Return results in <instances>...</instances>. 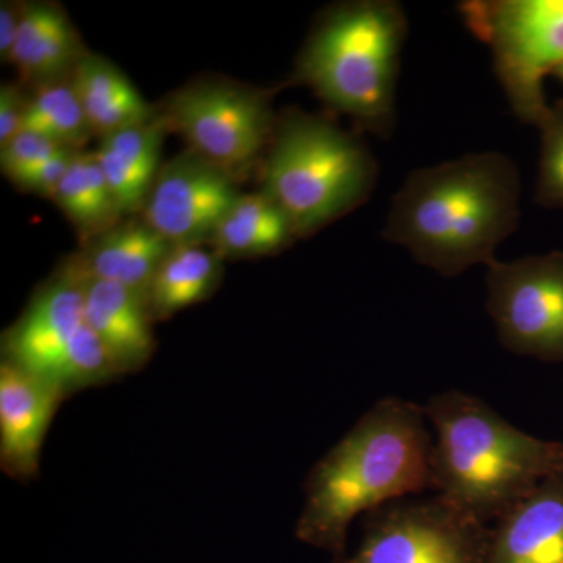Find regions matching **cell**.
Listing matches in <instances>:
<instances>
[{
  "label": "cell",
  "mask_w": 563,
  "mask_h": 563,
  "mask_svg": "<svg viewBox=\"0 0 563 563\" xmlns=\"http://www.w3.org/2000/svg\"><path fill=\"white\" fill-rule=\"evenodd\" d=\"M520 218L518 166L501 152H477L410 173L393 196L383 236L426 268L457 277L498 261Z\"/></svg>",
  "instance_id": "1"
},
{
  "label": "cell",
  "mask_w": 563,
  "mask_h": 563,
  "mask_svg": "<svg viewBox=\"0 0 563 563\" xmlns=\"http://www.w3.org/2000/svg\"><path fill=\"white\" fill-rule=\"evenodd\" d=\"M429 426L422 406L398 396L369 407L307 476L296 539L342 558L355 518L431 490Z\"/></svg>",
  "instance_id": "2"
},
{
  "label": "cell",
  "mask_w": 563,
  "mask_h": 563,
  "mask_svg": "<svg viewBox=\"0 0 563 563\" xmlns=\"http://www.w3.org/2000/svg\"><path fill=\"white\" fill-rule=\"evenodd\" d=\"M433 429L431 490L485 526L563 473V443L515 428L492 406L461 390L426 401Z\"/></svg>",
  "instance_id": "3"
},
{
  "label": "cell",
  "mask_w": 563,
  "mask_h": 563,
  "mask_svg": "<svg viewBox=\"0 0 563 563\" xmlns=\"http://www.w3.org/2000/svg\"><path fill=\"white\" fill-rule=\"evenodd\" d=\"M407 32L406 13L395 0L333 7L310 33L295 80L365 131L387 140L395 131L396 87Z\"/></svg>",
  "instance_id": "4"
},
{
  "label": "cell",
  "mask_w": 563,
  "mask_h": 563,
  "mask_svg": "<svg viewBox=\"0 0 563 563\" xmlns=\"http://www.w3.org/2000/svg\"><path fill=\"white\" fill-rule=\"evenodd\" d=\"M377 166L358 136L313 114L291 111L274 128L263 192L307 236L368 201Z\"/></svg>",
  "instance_id": "5"
},
{
  "label": "cell",
  "mask_w": 563,
  "mask_h": 563,
  "mask_svg": "<svg viewBox=\"0 0 563 563\" xmlns=\"http://www.w3.org/2000/svg\"><path fill=\"white\" fill-rule=\"evenodd\" d=\"M459 11L492 51L518 120L537 128L550 109L543 81L563 65V0H468Z\"/></svg>",
  "instance_id": "6"
},
{
  "label": "cell",
  "mask_w": 563,
  "mask_h": 563,
  "mask_svg": "<svg viewBox=\"0 0 563 563\" xmlns=\"http://www.w3.org/2000/svg\"><path fill=\"white\" fill-rule=\"evenodd\" d=\"M3 358L54 385L63 396L118 376L85 317L81 285L62 274L33 296L5 332Z\"/></svg>",
  "instance_id": "7"
},
{
  "label": "cell",
  "mask_w": 563,
  "mask_h": 563,
  "mask_svg": "<svg viewBox=\"0 0 563 563\" xmlns=\"http://www.w3.org/2000/svg\"><path fill=\"white\" fill-rule=\"evenodd\" d=\"M490 533L440 496L401 499L366 514L354 553L332 563H485Z\"/></svg>",
  "instance_id": "8"
},
{
  "label": "cell",
  "mask_w": 563,
  "mask_h": 563,
  "mask_svg": "<svg viewBox=\"0 0 563 563\" xmlns=\"http://www.w3.org/2000/svg\"><path fill=\"white\" fill-rule=\"evenodd\" d=\"M190 151L236 179L250 172L274 132L268 92L202 81L173 95L162 113Z\"/></svg>",
  "instance_id": "9"
},
{
  "label": "cell",
  "mask_w": 563,
  "mask_h": 563,
  "mask_svg": "<svg viewBox=\"0 0 563 563\" xmlns=\"http://www.w3.org/2000/svg\"><path fill=\"white\" fill-rule=\"evenodd\" d=\"M487 310L504 350L563 363V251L487 266Z\"/></svg>",
  "instance_id": "10"
},
{
  "label": "cell",
  "mask_w": 563,
  "mask_h": 563,
  "mask_svg": "<svg viewBox=\"0 0 563 563\" xmlns=\"http://www.w3.org/2000/svg\"><path fill=\"white\" fill-rule=\"evenodd\" d=\"M239 196L232 176L187 151L161 168L141 217L173 246H201Z\"/></svg>",
  "instance_id": "11"
},
{
  "label": "cell",
  "mask_w": 563,
  "mask_h": 563,
  "mask_svg": "<svg viewBox=\"0 0 563 563\" xmlns=\"http://www.w3.org/2000/svg\"><path fill=\"white\" fill-rule=\"evenodd\" d=\"M62 395L54 385L3 358L0 365V465L16 479H32L40 468Z\"/></svg>",
  "instance_id": "12"
},
{
  "label": "cell",
  "mask_w": 563,
  "mask_h": 563,
  "mask_svg": "<svg viewBox=\"0 0 563 563\" xmlns=\"http://www.w3.org/2000/svg\"><path fill=\"white\" fill-rule=\"evenodd\" d=\"M173 244L141 214L128 217L110 231L84 244L62 269V276L79 282L109 280L146 292Z\"/></svg>",
  "instance_id": "13"
},
{
  "label": "cell",
  "mask_w": 563,
  "mask_h": 563,
  "mask_svg": "<svg viewBox=\"0 0 563 563\" xmlns=\"http://www.w3.org/2000/svg\"><path fill=\"white\" fill-rule=\"evenodd\" d=\"M80 285L85 317L106 347L118 376L139 372L155 351V320L146 292L109 280H85Z\"/></svg>",
  "instance_id": "14"
},
{
  "label": "cell",
  "mask_w": 563,
  "mask_h": 563,
  "mask_svg": "<svg viewBox=\"0 0 563 563\" xmlns=\"http://www.w3.org/2000/svg\"><path fill=\"white\" fill-rule=\"evenodd\" d=\"M485 563H563V473L492 526Z\"/></svg>",
  "instance_id": "15"
},
{
  "label": "cell",
  "mask_w": 563,
  "mask_h": 563,
  "mask_svg": "<svg viewBox=\"0 0 563 563\" xmlns=\"http://www.w3.org/2000/svg\"><path fill=\"white\" fill-rule=\"evenodd\" d=\"M168 124L162 114L146 124L122 129L101 139L95 152L118 206L128 217L144 209L158 172L163 135Z\"/></svg>",
  "instance_id": "16"
},
{
  "label": "cell",
  "mask_w": 563,
  "mask_h": 563,
  "mask_svg": "<svg viewBox=\"0 0 563 563\" xmlns=\"http://www.w3.org/2000/svg\"><path fill=\"white\" fill-rule=\"evenodd\" d=\"M87 54L60 7L32 2L22 7L20 29L10 62L36 85L66 79Z\"/></svg>",
  "instance_id": "17"
},
{
  "label": "cell",
  "mask_w": 563,
  "mask_h": 563,
  "mask_svg": "<svg viewBox=\"0 0 563 563\" xmlns=\"http://www.w3.org/2000/svg\"><path fill=\"white\" fill-rule=\"evenodd\" d=\"M70 81L92 133L101 139L157 117L132 81L99 55L85 54L70 74Z\"/></svg>",
  "instance_id": "18"
},
{
  "label": "cell",
  "mask_w": 563,
  "mask_h": 563,
  "mask_svg": "<svg viewBox=\"0 0 563 563\" xmlns=\"http://www.w3.org/2000/svg\"><path fill=\"white\" fill-rule=\"evenodd\" d=\"M296 236L285 211L261 191L239 196L210 244L221 258L261 257L285 250Z\"/></svg>",
  "instance_id": "19"
},
{
  "label": "cell",
  "mask_w": 563,
  "mask_h": 563,
  "mask_svg": "<svg viewBox=\"0 0 563 563\" xmlns=\"http://www.w3.org/2000/svg\"><path fill=\"white\" fill-rule=\"evenodd\" d=\"M221 276V257L213 250L179 244L163 258L147 290L154 320H168L174 313L209 298Z\"/></svg>",
  "instance_id": "20"
},
{
  "label": "cell",
  "mask_w": 563,
  "mask_h": 563,
  "mask_svg": "<svg viewBox=\"0 0 563 563\" xmlns=\"http://www.w3.org/2000/svg\"><path fill=\"white\" fill-rule=\"evenodd\" d=\"M79 232L84 244L110 231L124 220V214L95 152H79L52 196Z\"/></svg>",
  "instance_id": "21"
},
{
  "label": "cell",
  "mask_w": 563,
  "mask_h": 563,
  "mask_svg": "<svg viewBox=\"0 0 563 563\" xmlns=\"http://www.w3.org/2000/svg\"><path fill=\"white\" fill-rule=\"evenodd\" d=\"M22 131L40 133L74 151L88 143L92 131L70 76L36 85L35 95L27 101Z\"/></svg>",
  "instance_id": "22"
},
{
  "label": "cell",
  "mask_w": 563,
  "mask_h": 563,
  "mask_svg": "<svg viewBox=\"0 0 563 563\" xmlns=\"http://www.w3.org/2000/svg\"><path fill=\"white\" fill-rule=\"evenodd\" d=\"M537 128L542 150L533 201L543 209H563V99L550 106Z\"/></svg>",
  "instance_id": "23"
},
{
  "label": "cell",
  "mask_w": 563,
  "mask_h": 563,
  "mask_svg": "<svg viewBox=\"0 0 563 563\" xmlns=\"http://www.w3.org/2000/svg\"><path fill=\"white\" fill-rule=\"evenodd\" d=\"M68 150L40 133L21 131L9 143L0 146V166L3 174L18 185L33 169Z\"/></svg>",
  "instance_id": "24"
},
{
  "label": "cell",
  "mask_w": 563,
  "mask_h": 563,
  "mask_svg": "<svg viewBox=\"0 0 563 563\" xmlns=\"http://www.w3.org/2000/svg\"><path fill=\"white\" fill-rule=\"evenodd\" d=\"M80 151L68 150L62 154L55 155L51 161L43 163L38 168L33 169L29 176L18 184V187L25 191L35 192V195L51 198L57 190L58 184L65 176L66 169L69 168L70 162L74 161Z\"/></svg>",
  "instance_id": "25"
},
{
  "label": "cell",
  "mask_w": 563,
  "mask_h": 563,
  "mask_svg": "<svg viewBox=\"0 0 563 563\" xmlns=\"http://www.w3.org/2000/svg\"><path fill=\"white\" fill-rule=\"evenodd\" d=\"M27 101L14 85L3 84L0 88V146L22 131Z\"/></svg>",
  "instance_id": "26"
},
{
  "label": "cell",
  "mask_w": 563,
  "mask_h": 563,
  "mask_svg": "<svg viewBox=\"0 0 563 563\" xmlns=\"http://www.w3.org/2000/svg\"><path fill=\"white\" fill-rule=\"evenodd\" d=\"M20 18L21 9L16 11L9 3H2L0 7V57L3 62H10L11 52L18 38Z\"/></svg>",
  "instance_id": "27"
},
{
  "label": "cell",
  "mask_w": 563,
  "mask_h": 563,
  "mask_svg": "<svg viewBox=\"0 0 563 563\" xmlns=\"http://www.w3.org/2000/svg\"><path fill=\"white\" fill-rule=\"evenodd\" d=\"M553 76L559 77V79L563 81V65L559 66V68L554 70Z\"/></svg>",
  "instance_id": "28"
}]
</instances>
